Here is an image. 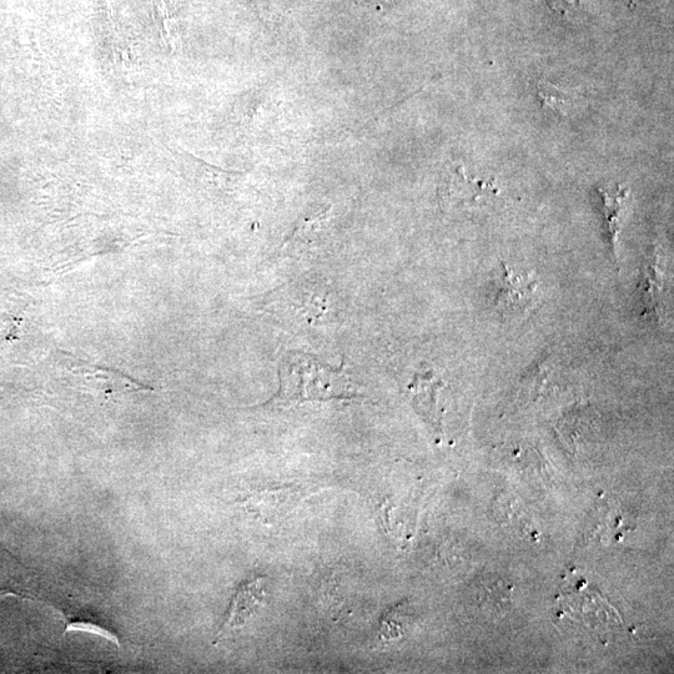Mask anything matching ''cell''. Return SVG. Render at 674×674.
Returning a JSON list of instances; mask_svg holds the SVG:
<instances>
[{"label":"cell","mask_w":674,"mask_h":674,"mask_svg":"<svg viewBox=\"0 0 674 674\" xmlns=\"http://www.w3.org/2000/svg\"><path fill=\"white\" fill-rule=\"evenodd\" d=\"M280 390L271 401L289 407L310 401L351 399L349 376L342 370H331L313 356L294 352L280 365Z\"/></svg>","instance_id":"6da1fadb"},{"label":"cell","mask_w":674,"mask_h":674,"mask_svg":"<svg viewBox=\"0 0 674 674\" xmlns=\"http://www.w3.org/2000/svg\"><path fill=\"white\" fill-rule=\"evenodd\" d=\"M499 194V188L492 181L472 178L461 164H450L442 173L439 199L446 213H477Z\"/></svg>","instance_id":"7a4b0ae2"},{"label":"cell","mask_w":674,"mask_h":674,"mask_svg":"<svg viewBox=\"0 0 674 674\" xmlns=\"http://www.w3.org/2000/svg\"><path fill=\"white\" fill-rule=\"evenodd\" d=\"M492 286V306L502 318L522 316L535 303L538 285L530 273L502 265Z\"/></svg>","instance_id":"3957f363"},{"label":"cell","mask_w":674,"mask_h":674,"mask_svg":"<svg viewBox=\"0 0 674 674\" xmlns=\"http://www.w3.org/2000/svg\"><path fill=\"white\" fill-rule=\"evenodd\" d=\"M315 489V486L301 484L276 487L250 496L245 505L260 520L273 522L293 510L300 501L313 494Z\"/></svg>","instance_id":"277c9868"},{"label":"cell","mask_w":674,"mask_h":674,"mask_svg":"<svg viewBox=\"0 0 674 674\" xmlns=\"http://www.w3.org/2000/svg\"><path fill=\"white\" fill-rule=\"evenodd\" d=\"M265 598L264 577H256L254 580L241 585L233 598V602H231L228 615H226L218 637H224L229 632L244 627L250 618L258 613L265 602Z\"/></svg>","instance_id":"5b68a950"},{"label":"cell","mask_w":674,"mask_h":674,"mask_svg":"<svg viewBox=\"0 0 674 674\" xmlns=\"http://www.w3.org/2000/svg\"><path fill=\"white\" fill-rule=\"evenodd\" d=\"M69 370L83 385L105 395L127 394L143 387L122 372L109 367L89 365L87 362L75 360Z\"/></svg>","instance_id":"8992f818"},{"label":"cell","mask_w":674,"mask_h":674,"mask_svg":"<svg viewBox=\"0 0 674 674\" xmlns=\"http://www.w3.org/2000/svg\"><path fill=\"white\" fill-rule=\"evenodd\" d=\"M602 199V214L605 219V225L608 236V243L611 245L612 258L617 260L618 235L621 231V221L623 210H625L628 189L617 186L613 191L598 189Z\"/></svg>","instance_id":"52a82bcc"},{"label":"cell","mask_w":674,"mask_h":674,"mask_svg":"<svg viewBox=\"0 0 674 674\" xmlns=\"http://www.w3.org/2000/svg\"><path fill=\"white\" fill-rule=\"evenodd\" d=\"M441 382L436 380L434 376L425 375L417 376L415 384L411 386V390L414 391L415 400L417 406L421 410L427 419L431 421V424L439 427V410H437V396H439V391Z\"/></svg>","instance_id":"ba28073f"},{"label":"cell","mask_w":674,"mask_h":674,"mask_svg":"<svg viewBox=\"0 0 674 674\" xmlns=\"http://www.w3.org/2000/svg\"><path fill=\"white\" fill-rule=\"evenodd\" d=\"M537 95L543 108L553 110L556 113L566 114L570 98L552 83L547 82L545 79L538 80Z\"/></svg>","instance_id":"9c48e42d"},{"label":"cell","mask_w":674,"mask_h":674,"mask_svg":"<svg viewBox=\"0 0 674 674\" xmlns=\"http://www.w3.org/2000/svg\"><path fill=\"white\" fill-rule=\"evenodd\" d=\"M19 563L10 557L7 552H0V595L15 593L22 585Z\"/></svg>","instance_id":"30bf717a"},{"label":"cell","mask_w":674,"mask_h":674,"mask_svg":"<svg viewBox=\"0 0 674 674\" xmlns=\"http://www.w3.org/2000/svg\"><path fill=\"white\" fill-rule=\"evenodd\" d=\"M547 2L563 17L578 14L583 7V0H547Z\"/></svg>","instance_id":"8fae6325"},{"label":"cell","mask_w":674,"mask_h":674,"mask_svg":"<svg viewBox=\"0 0 674 674\" xmlns=\"http://www.w3.org/2000/svg\"><path fill=\"white\" fill-rule=\"evenodd\" d=\"M362 2L375 8H389L392 5L404 2V0H362Z\"/></svg>","instance_id":"7c38bea8"}]
</instances>
